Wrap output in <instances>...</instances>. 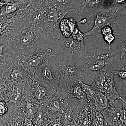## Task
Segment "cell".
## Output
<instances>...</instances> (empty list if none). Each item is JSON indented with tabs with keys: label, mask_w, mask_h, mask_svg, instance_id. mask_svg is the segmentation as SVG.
Returning <instances> with one entry per match:
<instances>
[{
	"label": "cell",
	"mask_w": 126,
	"mask_h": 126,
	"mask_svg": "<svg viewBox=\"0 0 126 126\" xmlns=\"http://www.w3.org/2000/svg\"><path fill=\"white\" fill-rule=\"evenodd\" d=\"M58 57V67L60 77L57 91L59 96L66 102L69 99V93L70 89L75 85L87 78V72L81 67L78 63L69 58L59 53Z\"/></svg>",
	"instance_id": "6da1fadb"
},
{
	"label": "cell",
	"mask_w": 126,
	"mask_h": 126,
	"mask_svg": "<svg viewBox=\"0 0 126 126\" xmlns=\"http://www.w3.org/2000/svg\"><path fill=\"white\" fill-rule=\"evenodd\" d=\"M44 16V28L51 39L55 37L54 30L61 21L73 10L65 0H45L41 6Z\"/></svg>",
	"instance_id": "7a4b0ae2"
},
{
	"label": "cell",
	"mask_w": 126,
	"mask_h": 126,
	"mask_svg": "<svg viewBox=\"0 0 126 126\" xmlns=\"http://www.w3.org/2000/svg\"><path fill=\"white\" fill-rule=\"evenodd\" d=\"M56 55L52 53V49L44 50L38 47L19 51V59L23 67L34 77L36 70L41 65L49 61L50 59Z\"/></svg>",
	"instance_id": "3957f363"
},
{
	"label": "cell",
	"mask_w": 126,
	"mask_h": 126,
	"mask_svg": "<svg viewBox=\"0 0 126 126\" xmlns=\"http://www.w3.org/2000/svg\"><path fill=\"white\" fill-rule=\"evenodd\" d=\"M27 7L21 9L14 15L0 16V43L11 39L21 29L27 26Z\"/></svg>",
	"instance_id": "277c9868"
},
{
	"label": "cell",
	"mask_w": 126,
	"mask_h": 126,
	"mask_svg": "<svg viewBox=\"0 0 126 126\" xmlns=\"http://www.w3.org/2000/svg\"><path fill=\"white\" fill-rule=\"evenodd\" d=\"M50 40L58 49L55 50L56 53H60L72 58L81 59L85 62L89 56L84 40H76L71 36L69 38L63 37L60 39L54 37L50 39Z\"/></svg>",
	"instance_id": "5b68a950"
},
{
	"label": "cell",
	"mask_w": 126,
	"mask_h": 126,
	"mask_svg": "<svg viewBox=\"0 0 126 126\" xmlns=\"http://www.w3.org/2000/svg\"><path fill=\"white\" fill-rule=\"evenodd\" d=\"M44 30V26L42 25L25 26L11 38L12 44L19 51L32 48Z\"/></svg>",
	"instance_id": "8992f818"
},
{
	"label": "cell",
	"mask_w": 126,
	"mask_h": 126,
	"mask_svg": "<svg viewBox=\"0 0 126 126\" xmlns=\"http://www.w3.org/2000/svg\"><path fill=\"white\" fill-rule=\"evenodd\" d=\"M26 97L40 106L55 95L57 90L51 88L31 77L24 85Z\"/></svg>",
	"instance_id": "52a82bcc"
},
{
	"label": "cell",
	"mask_w": 126,
	"mask_h": 126,
	"mask_svg": "<svg viewBox=\"0 0 126 126\" xmlns=\"http://www.w3.org/2000/svg\"><path fill=\"white\" fill-rule=\"evenodd\" d=\"M60 77V72L58 65L48 61L41 65L34 74L36 81L57 90Z\"/></svg>",
	"instance_id": "ba28073f"
},
{
	"label": "cell",
	"mask_w": 126,
	"mask_h": 126,
	"mask_svg": "<svg viewBox=\"0 0 126 126\" xmlns=\"http://www.w3.org/2000/svg\"><path fill=\"white\" fill-rule=\"evenodd\" d=\"M104 0H68V6L79 17L87 19L101 11Z\"/></svg>",
	"instance_id": "9c48e42d"
},
{
	"label": "cell",
	"mask_w": 126,
	"mask_h": 126,
	"mask_svg": "<svg viewBox=\"0 0 126 126\" xmlns=\"http://www.w3.org/2000/svg\"><path fill=\"white\" fill-rule=\"evenodd\" d=\"M117 57L113 56L109 57V52L106 54L99 55L98 52L89 56L87 59L82 68L87 72L93 75L101 71L106 72L116 63Z\"/></svg>",
	"instance_id": "30bf717a"
},
{
	"label": "cell",
	"mask_w": 126,
	"mask_h": 126,
	"mask_svg": "<svg viewBox=\"0 0 126 126\" xmlns=\"http://www.w3.org/2000/svg\"><path fill=\"white\" fill-rule=\"evenodd\" d=\"M119 11L102 10L98 12L95 16L93 26L89 31L84 33L85 37L90 35L100 37L102 35V29L104 27L116 23Z\"/></svg>",
	"instance_id": "8fae6325"
},
{
	"label": "cell",
	"mask_w": 126,
	"mask_h": 126,
	"mask_svg": "<svg viewBox=\"0 0 126 126\" xmlns=\"http://www.w3.org/2000/svg\"><path fill=\"white\" fill-rule=\"evenodd\" d=\"M3 79L8 87L15 84H24L26 81L33 77L30 74L20 62L12 64L4 72Z\"/></svg>",
	"instance_id": "7c38bea8"
},
{
	"label": "cell",
	"mask_w": 126,
	"mask_h": 126,
	"mask_svg": "<svg viewBox=\"0 0 126 126\" xmlns=\"http://www.w3.org/2000/svg\"><path fill=\"white\" fill-rule=\"evenodd\" d=\"M19 51L17 50L11 42V39L0 43V75L14 63L19 61Z\"/></svg>",
	"instance_id": "4fadbf2b"
},
{
	"label": "cell",
	"mask_w": 126,
	"mask_h": 126,
	"mask_svg": "<svg viewBox=\"0 0 126 126\" xmlns=\"http://www.w3.org/2000/svg\"><path fill=\"white\" fill-rule=\"evenodd\" d=\"M24 84L12 85L7 89L3 99L8 106V113L20 108L21 104L26 97Z\"/></svg>",
	"instance_id": "5bb4252c"
},
{
	"label": "cell",
	"mask_w": 126,
	"mask_h": 126,
	"mask_svg": "<svg viewBox=\"0 0 126 126\" xmlns=\"http://www.w3.org/2000/svg\"><path fill=\"white\" fill-rule=\"evenodd\" d=\"M126 100L123 98L109 101L108 107L103 112L105 121L109 124L119 121L121 112L126 108Z\"/></svg>",
	"instance_id": "9a60e30c"
},
{
	"label": "cell",
	"mask_w": 126,
	"mask_h": 126,
	"mask_svg": "<svg viewBox=\"0 0 126 126\" xmlns=\"http://www.w3.org/2000/svg\"><path fill=\"white\" fill-rule=\"evenodd\" d=\"M92 106L87 99L80 102L75 112L74 126H89Z\"/></svg>",
	"instance_id": "2e32d148"
},
{
	"label": "cell",
	"mask_w": 126,
	"mask_h": 126,
	"mask_svg": "<svg viewBox=\"0 0 126 126\" xmlns=\"http://www.w3.org/2000/svg\"><path fill=\"white\" fill-rule=\"evenodd\" d=\"M57 91L53 97L50 98L40 108L47 116L52 118L56 119L61 117L65 109L61 103L58 96Z\"/></svg>",
	"instance_id": "e0dca14e"
},
{
	"label": "cell",
	"mask_w": 126,
	"mask_h": 126,
	"mask_svg": "<svg viewBox=\"0 0 126 126\" xmlns=\"http://www.w3.org/2000/svg\"><path fill=\"white\" fill-rule=\"evenodd\" d=\"M102 93L106 95L109 101L123 98L118 94L116 89L113 70L109 69L106 72Z\"/></svg>",
	"instance_id": "ac0fdd59"
},
{
	"label": "cell",
	"mask_w": 126,
	"mask_h": 126,
	"mask_svg": "<svg viewBox=\"0 0 126 126\" xmlns=\"http://www.w3.org/2000/svg\"><path fill=\"white\" fill-rule=\"evenodd\" d=\"M25 117L20 108L2 117L0 119V126H23Z\"/></svg>",
	"instance_id": "d6986e66"
},
{
	"label": "cell",
	"mask_w": 126,
	"mask_h": 126,
	"mask_svg": "<svg viewBox=\"0 0 126 126\" xmlns=\"http://www.w3.org/2000/svg\"><path fill=\"white\" fill-rule=\"evenodd\" d=\"M28 1V0H19L7 2L0 10V16L14 15L21 9L27 7Z\"/></svg>",
	"instance_id": "ffe728a7"
},
{
	"label": "cell",
	"mask_w": 126,
	"mask_h": 126,
	"mask_svg": "<svg viewBox=\"0 0 126 126\" xmlns=\"http://www.w3.org/2000/svg\"><path fill=\"white\" fill-rule=\"evenodd\" d=\"M40 106L26 97L21 104L20 108L24 113L26 117L32 119Z\"/></svg>",
	"instance_id": "44dd1931"
},
{
	"label": "cell",
	"mask_w": 126,
	"mask_h": 126,
	"mask_svg": "<svg viewBox=\"0 0 126 126\" xmlns=\"http://www.w3.org/2000/svg\"><path fill=\"white\" fill-rule=\"evenodd\" d=\"M77 23L75 22L73 18H63L59 24L63 37L65 38L70 37L75 27L77 26Z\"/></svg>",
	"instance_id": "7402d4cb"
},
{
	"label": "cell",
	"mask_w": 126,
	"mask_h": 126,
	"mask_svg": "<svg viewBox=\"0 0 126 126\" xmlns=\"http://www.w3.org/2000/svg\"><path fill=\"white\" fill-rule=\"evenodd\" d=\"M74 107L69 106L68 104L67 108L63 111L60 117L61 124L63 126H74L75 112Z\"/></svg>",
	"instance_id": "603a6c76"
},
{
	"label": "cell",
	"mask_w": 126,
	"mask_h": 126,
	"mask_svg": "<svg viewBox=\"0 0 126 126\" xmlns=\"http://www.w3.org/2000/svg\"><path fill=\"white\" fill-rule=\"evenodd\" d=\"M89 102L92 104L93 109L103 112L108 106V99L106 95L101 92Z\"/></svg>",
	"instance_id": "cb8c5ba5"
},
{
	"label": "cell",
	"mask_w": 126,
	"mask_h": 126,
	"mask_svg": "<svg viewBox=\"0 0 126 126\" xmlns=\"http://www.w3.org/2000/svg\"><path fill=\"white\" fill-rule=\"evenodd\" d=\"M32 121L34 126H50L51 118L47 116L40 106Z\"/></svg>",
	"instance_id": "d4e9b609"
},
{
	"label": "cell",
	"mask_w": 126,
	"mask_h": 126,
	"mask_svg": "<svg viewBox=\"0 0 126 126\" xmlns=\"http://www.w3.org/2000/svg\"><path fill=\"white\" fill-rule=\"evenodd\" d=\"M126 0H104L102 10H118L126 7Z\"/></svg>",
	"instance_id": "484cf974"
},
{
	"label": "cell",
	"mask_w": 126,
	"mask_h": 126,
	"mask_svg": "<svg viewBox=\"0 0 126 126\" xmlns=\"http://www.w3.org/2000/svg\"><path fill=\"white\" fill-rule=\"evenodd\" d=\"M68 97L69 98L71 97L77 98L79 102L87 99L85 92L79 82L70 89Z\"/></svg>",
	"instance_id": "4316f807"
},
{
	"label": "cell",
	"mask_w": 126,
	"mask_h": 126,
	"mask_svg": "<svg viewBox=\"0 0 126 126\" xmlns=\"http://www.w3.org/2000/svg\"><path fill=\"white\" fill-rule=\"evenodd\" d=\"M104 121L103 112L92 108L89 126H103Z\"/></svg>",
	"instance_id": "83f0119b"
},
{
	"label": "cell",
	"mask_w": 126,
	"mask_h": 126,
	"mask_svg": "<svg viewBox=\"0 0 126 126\" xmlns=\"http://www.w3.org/2000/svg\"><path fill=\"white\" fill-rule=\"evenodd\" d=\"M79 83L83 88L86 94V98L89 102L91 101L94 99L101 92L92 85H87L84 83L83 81H80Z\"/></svg>",
	"instance_id": "f1b7e54d"
},
{
	"label": "cell",
	"mask_w": 126,
	"mask_h": 126,
	"mask_svg": "<svg viewBox=\"0 0 126 126\" xmlns=\"http://www.w3.org/2000/svg\"><path fill=\"white\" fill-rule=\"evenodd\" d=\"M101 34L103 35L104 40L109 46L108 52H109L111 45L115 39V37L113 33V31L110 26H107L102 29Z\"/></svg>",
	"instance_id": "f546056e"
},
{
	"label": "cell",
	"mask_w": 126,
	"mask_h": 126,
	"mask_svg": "<svg viewBox=\"0 0 126 126\" xmlns=\"http://www.w3.org/2000/svg\"><path fill=\"white\" fill-rule=\"evenodd\" d=\"M106 72L101 71L95 74L96 78L92 86L101 92L102 90L103 85L106 77Z\"/></svg>",
	"instance_id": "4dcf8cb0"
},
{
	"label": "cell",
	"mask_w": 126,
	"mask_h": 126,
	"mask_svg": "<svg viewBox=\"0 0 126 126\" xmlns=\"http://www.w3.org/2000/svg\"><path fill=\"white\" fill-rule=\"evenodd\" d=\"M71 36L74 39L78 41H83L85 38L84 33L79 29L77 26L74 29Z\"/></svg>",
	"instance_id": "1f68e13d"
},
{
	"label": "cell",
	"mask_w": 126,
	"mask_h": 126,
	"mask_svg": "<svg viewBox=\"0 0 126 126\" xmlns=\"http://www.w3.org/2000/svg\"><path fill=\"white\" fill-rule=\"evenodd\" d=\"M9 109L6 103L3 99L0 100V116H4L8 114Z\"/></svg>",
	"instance_id": "d6a6232c"
},
{
	"label": "cell",
	"mask_w": 126,
	"mask_h": 126,
	"mask_svg": "<svg viewBox=\"0 0 126 126\" xmlns=\"http://www.w3.org/2000/svg\"><path fill=\"white\" fill-rule=\"evenodd\" d=\"M113 73L114 75H116L120 78L126 81V69L125 67H123L120 70H113Z\"/></svg>",
	"instance_id": "836d02e7"
},
{
	"label": "cell",
	"mask_w": 126,
	"mask_h": 126,
	"mask_svg": "<svg viewBox=\"0 0 126 126\" xmlns=\"http://www.w3.org/2000/svg\"><path fill=\"white\" fill-rule=\"evenodd\" d=\"M27 5L40 7L45 0H28Z\"/></svg>",
	"instance_id": "e575fe53"
},
{
	"label": "cell",
	"mask_w": 126,
	"mask_h": 126,
	"mask_svg": "<svg viewBox=\"0 0 126 126\" xmlns=\"http://www.w3.org/2000/svg\"><path fill=\"white\" fill-rule=\"evenodd\" d=\"M119 121L123 126H126V108L123 109L122 110Z\"/></svg>",
	"instance_id": "d590c367"
},
{
	"label": "cell",
	"mask_w": 126,
	"mask_h": 126,
	"mask_svg": "<svg viewBox=\"0 0 126 126\" xmlns=\"http://www.w3.org/2000/svg\"><path fill=\"white\" fill-rule=\"evenodd\" d=\"M126 43H123L120 47V58L122 59L126 54Z\"/></svg>",
	"instance_id": "8d00e7d4"
},
{
	"label": "cell",
	"mask_w": 126,
	"mask_h": 126,
	"mask_svg": "<svg viewBox=\"0 0 126 126\" xmlns=\"http://www.w3.org/2000/svg\"><path fill=\"white\" fill-rule=\"evenodd\" d=\"M60 117L56 119L51 118L50 126H63L61 124Z\"/></svg>",
	"instance_id": "74e56055"
},
{
	"label": "cell",
	"mask_w": 126,
	"mask_h": 126,
	"mask_svg": "<svg viewBox=\"0 0 126 126\" xmlns=\"http://www.w3.org/2000/svg\"><path fill=\"white\" fill-rule=\"evenodd\" d=\"M23 126H34L32 123L31 119H29L25 117Z\"/></svg>",
	"instance_id": "f35d334b"
},
{
	"label": "cell",
	"mask_w": 126,
	"mask_h": 126,
	"mask_svg": "<svg viewBox=\"0 0 126 126\" xmlns=\"http://www.w3.org/2000/svg\"><path fill=\"white\" fill-rule=\"evenodd\" d=\"M87 21V19H85V18H83L80 21L77 22V24H84V23H86Z\"/></svg>",
	"instance_id": "ab89813d"
},
{
	"label": "cell",
	"mask_w": 126,
	"mask_h": 126,
	"mask_svg": "<svg viewBox=\"0 0 126 126\" xmlns=\"http://www.w3.org/2000/svg\"><path fill=\"white\" fill-rule=\"evenodd\" d=\"M6 3L7 2H4L1 0H0V10L1 8L3 7V6L6 4Z\"/></svg>",
	"instance_id": "60d3db41"
},
{
	"label": "cell",
	"mask_w": 126,
	"mask_h": 126,
	"mask_svg": "<svg viewBox=\"0 0 126 126\" xmlns=\"http://www.w3.org/2000/svg\"><path fill=\"white\" fill-rule=\"evenodd\" d=\"M2 1L6 2H15V1H18L19 0H1Z\"/></svg>",
	"instance_id": "b9f144b4"
},
{
	"label": "cell",
	"mask_w": 126,
	"mask_h": 126,
	"mask_svg": "<svg viewBox=\"0 0 126 126\" xmlns=\"http://www.w3.org/2000/svg\"><path fill=\"white\" fill-rule=\"evenodd\" d=\"M103 126H109L108 123L106 121H104V124Z\"/></svg>",
	"instance_id": "7bdbcfd3"
}]
</instances>
